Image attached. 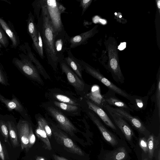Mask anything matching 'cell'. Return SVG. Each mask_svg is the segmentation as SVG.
I'll use <instances>...</instances> for the list:
<instances>
[{"label":"cell","instance_id":"obj_1","mask_svg":"<svg viewBox=\"0 0 160 160\" xmlns=\"http://www.w3.org/2000/svg\"><path fill=\"white\" fill-rule=\"evenodd\" d=\"M36 2L41 10L40 15L38 12H34L38 19L36 28L40 34L48 62L56 70L58 64L60 62L55 48L57 35L50 21L45 0H40Z\"/></svg>","mask_w":160,"mask_h":160},{"label":"cell","instance_id":"obj_2","mask_svg":"<svg viewBox=\"0 0 160 160\" xmlns=\"http://www.w3.org/2000/svg\"><path fill=\"white\" fill-rule=\"evenodd\" d=\"M18 56L20 58H14L12 59V62L14 66L28 78L43 85L38 71L28 57L23 53L19 54Z\"/></svg>","mask_w":160,"mask_h":160},{"label":"cell","instance_id":"obj_3","mask_svg":"<svg viewBox=\"0 0 160 160\" xmlns=\"http://www.w3.org/2000/svg\"><path fill=\"white\" fill-rule=\"evenodd\" d=\"M49 18L57 36H61L63 33L64 27L61 14L64 8L55 0H45Z\"/></svg>","mask_w":160,"mask_h":160},{"label":"cell","instance_id":"obj_4","mask_svg":"<svg viewBox=\"0 0 160 160\" xmlns=\"http://www.w3.org/2000/svg\"><path fill=\"white\" fill-rule=\"evenodd\" d=\"M103 108L107 111L116 114L126 120L128 123L139 133L148 138L150 132L147 129L141 120L138 117L131 115L128 111L122 108L113 107L104 105Z\"/></svg>","mask_w":160,"mask_h":160},{"label":"cell","instance_id":"obj_5","mask_svg":"<svg viewBox=\"0 0 160 160\" xmlns=\"http://www.w3.org/2000/svg\"><path fill=\"white\" fill-rule=\"evenodd\" d=\"M77 62L81 65L82 69L92 77L98 80L110 90L129 100L131 95L125 91L118 87L109 81L99 72L93 68L82 61L75 58Z\"/></svg>","mask_w":160,"mask_h":160},{"label":"cell","instance_id":"obj_6","mask_svg":"<svg viewBox=\"0 0 160 160\" xmlns=\"http://www.w3.org/2000/svg\"><path fill=\"white\" fill-rule=\"evenodd\" d=\"M52 133L56 141L72 152L80 156H84L82 150L77 146L67 135L54 124L50 122Z\"/></svg>","mask_w":160,"mask_h":160},{"label":"cell","instance_id":"obj_7","mask_svg":"<svg viewBox=\"0 0 160 160\" xmlns=\"http://www.w3.org/2000/svg\"><path fill=\"white\" fill-rule=\"evenodd\" d=\"M47 110L57 122L59 127L64 131L73 135L77 131L76 127L60 110L52 106L47 107Z\"/></svg>","mask_w":160,"mask_h":160},{"label":"cell","instance_id":"obj_8","mask_svg":"<svg viewBox=\"0 0 160 160\" xmlns=\"http://www.w3.org/2000/svg\"><path fill=\"white\" fill-rule=\"evenodd\" d=\"M108 112L116 126L121 130L130 144L133 146V138L135 136L130 125L126 120L118 115L109 111Z\"/></svg>","mask_w":160,"mask_h":160},{"label":"cell","instance_id":"obj_9","mask_svg":"<svg viewBox=\"0 0 160 160\" xmlns=\"http://www.w3.org/2000/svg\"><path fill=\"white\" fill-rule=\"evenodd\" d=\"M86 111L88 116L97 126L105 140L112 146H116L118 141L116 136L104 125L93 112L91 110Z\"/></svg>","mask_w":160,"mask_h":160},{"label":"cell","instance_id":"obj_10","mask_svg":"<svg viewBox=\"0 0 160 160\" xmlns=\"http://www.w3.org/2000/svg\"><path fill=\"white\" fill-rule=\"evenodd\" d=\"M31 124L26 120H20L17 125L18 136L22 149H29V137Z\"/></svg>","mask_w":160,"mask_h":160},{"label":"cell","instance_id":"obj_11","mask_svg":"<svg viewBox=\"0 0 160 160\" xmlns=\"http://www.w3.org/2000/svg\"><path fill=\"white\" fill-rule=\"evenodd\" d=\"M60 67L62 72L66 75L68 82L79 91H82L85 88L83 81L72 71L65 62L61 61Z\"/></svg>","mask_w":160,"mask_h":160},{"label":"cell","instance_id":"obj_12","mask_svg":"<svg viewBox=\"0 0 160 160\" xmlns=\"http://www.w3.org/2000/svg\"><path fill=\"white\" fill-rule=\"evenodd\" d=\"M116 93L110 90L105 93L102 95V98L104 105H108L111 107L122 108L129 112H133L132 109L126 103L118 98L115 96Z\"/></svg>","mask_w":160,"mask_h":160},{"label":"cell","instance_id":"obj_13","mask_svg":"<svg viewBox=\"0 0 160 160\" xmlns=\"http://www.w3.org/2000/svg\"><path fill=\"white\" fill-rule=\"evenodd\" d=\"M86 102L89 109L95 112L107 126L113 130L117 131L116 125L103 108L89 100H86Z\"/></svg>","mask_w":160,"mask_h":160},{"label":"cell","instance_id":"obj_14","mask_svg":"<svg viewBox=\"0 0 160 160\" xmlns=\"http://www.w3.org/2000/svg\"><path fill=\"white\" fill-rule=\"evenodd\" d=\"M0 26L11 42V47L16 48L20 44L19 37L12 23L7 22L0 17Z\"/></svg>","mask_w":160,"mask_h":160},{"label":"cell","instance_id":"obj_15","mask_svg":"<svg viewBox=\"0 0 160 160\" xmlns=\"http://www.w3.org/2000/svg\"><path fill=\"white\" fill-rule=\"evenodd\" d=\"M0 101L6 106L9 111L14 110L20 113L24 118L27 117V113L23 105L14 95H12L11 99H9L0 94Z\"/></svg>","mask_w":160,"mask_h":160},{"label":"cell","instance_id":"obj_16","mask_svg":"<svg viewBox=\"0 0 160 160\" xmlns=\"http://www.w3.org/2000/svg\"><path fill=\"white\" fill-rule=\"evenodd\" d=\"M19 49L26 55L35 64L39 74H41L45 79H50L49 75L46 72L44 68L39 61L32 52L30 47L28 43L25 42L19 46Z\"/></svg>","mask_w":160,"mask_h":160},{"label":"cell","instance_id":"obj_17","mask_svg":"<svg viewBox=\"0 0 160 160\" xmlns=\"http://www.w3.org/2000/svg\"><path fill=\"white\" fill-rule=\"evenodd\" d=\"M27 30L28 33L32 40L33 48L38 53L39 48L38 32L35 22L34 17L31 12L28 14L27 20Z\"/></svg>","mask_w":160,"mask_h":160},{"label":"cell","instance_id":"obj_18","mask_svg":"<svg viewBox=\"0 0 160 160\" xmlns=\"http://www.w3.org/2000/svg\"><path fill=\"white\" fill-rule=\"evenodd\" d=\"M128 155L125 147L121 146L104 152L102 158V160H126Z\"/></svg>","mask_w":160,"mask_h":160},{"label":"cell","instance_id":"obj_19","mask_svg":"<svg viewBox=\"0 0 160 160\" xmlns=\"http://www.w3.org/2000/svg\"><path fill=\"white\" fill-rule=\"evenodd\" d=\"M147 96H131L129 100L128 106L133 111H140L145 109L148 103Z\"/></svg>","mask_w":160,"mask_h":160},{"label":"cell","instance_id":"obj_20","mask_svg":"<svg viewBox=\"0 0 160 160\" xmlns=\"http://www.w3.org/2000/svg\"><path fill=\"white\" fill-rule=\"evenodd\" d=\"M92 33V30L71 38L69 39L70 48H74L84 44Z\"/></svg>","mask_w":160,"mask_h":160},{"label":"cell","instance_id":"obj_21","mask_svg":"<svg viewBox=\"0 0 160 160\" xmlns=\"http://www.w3.org/2000/svg\"><path fill=\"white\" fill-rule=\"evenodd\" d=\"M7 123L8 130L9 136L12 144L14 148H16L19 146L17 126L14 122L11 121H8Z\"/></svg>","mask_w":160,"mask_h":160},{"label":"cell","instance_id":"obj_22","mask_svg":"<svg viewBox=\"0 0 160 160\" xmlns=\"http://www.w3.org/2000/svg\"><path fill=\"white\" fill-rule=\"evenodd\" d=\"M148 157L152 159L153 157L155 150L160 146L159 134L158 138L152 134H150L148 138Z\"/></svg>","mask_w":160,"mask_h":160},{"label":"cell","instance_id":"obj_23","mask_svg":"<svg viewBox=\"0 0 160 160\" xmlns=\"http://www.w3.org/2000/svg\"><path fill=\"white\" fill-rule=\"evenodd\" d=\"M38 126L35 130V133L43 143L45 148L49 150H51L52 146L40 122L37 120Z\"/></svg>","mask_w":160,"mask_h":160},{"label":"cell","instance_id":"obj_24","mask_svg":"<svg viewBox=\"0 0 160 160\" xmlns=\"http://www.w3.org/2000/svg\"><path fill=\"white\" fill-rule=\"evenodd\" d=\"M65 61L68 65L72 68L74 72L81 79H82V68L81 65L74 57L68 56L65 58Z\"/></svg>","mask_w":160,"mask_h":160},{"label":"cell","instance_id":"obj_25","mask_svg":"<svg viewBox=\"0 0 160 160\" xmlns=\"http://www.w3.org/2000/svg\"><path fill=\"white\" fill-rule=\"evenodd\" d=\"M54 104L57 107L67 112L72 113H76L79 110L78 106L70 104L60 102L58 101H54Z\"/></svg>","mask_w":160,"mask_h":160},{"label":"cell","instance_id":"obj_26","mask_svg":"<svg viewBox=\"0 0 160 160\" xmlns=\"http://www.w3.org/2000/svg\"><path fill=\"white\" fill-rule=\"evenodd\" d=\"M55 98L59 102L79 106V104L73 99L65 95L59 94H55Z\"/></svg>","mask_w":160,"mask_h":160},{"label":"cell","instance_id":"obj_27","mask_svg":"<svg viewBox=\"0 0 160 160\" xmlns=\"http://www.w3.org/2000/svg\"><path fill=\"white\" fill-rule=\"evenodd\" d=\"M0 132L4 138L5 142L9 143V133L7 123L2 120H0Z\"/></svg>","mask_w":160,"mask_h":160},{"label":"cell","instance_id":"obj_28","mask_svg":"<svg viewBox=\"0 0 160 160\" xmlns=\"http://www.w3.org/2000/svg\"><path fill=\"white\" fill-rule=\"evenodd\" d=\"M37 120L40 122L43 128L46 132L48 138H50L52 136V132L51 128L49 126V124L48 123L46 120L44 118L40 117L38 118Z\"/></svg>","mask_w":160,"mask_h":160},{"label":"cell","instance_id":"obj_29","mask_svg":"<svg viewBox=\"0 0 160 160\" xmlns=\"http://www.w3.org/2000/svg\"><path fill=\"white\" fill-rule=\"evenodd\" d=\"M156 102L159 118H160V75L157 76V88L156 94Z\"/></svg>","mask_w":160,"mask_h":160},{"label":"cell","instance_id":"obj_30","mask_svg":"<svg viewBox=\"0 0 160 160\" xmlns=\"http://www.w3.org/2000/svg\"><path fill=\"white\" fill-rule=\"evenodd\" d=\"M0 43L4 48H6L9 44L8 38L4 31L0 26Z\"/></svg>","mask_w":160,"mask_h":160},{"label":"cell","instance_id":"obj_31","mask_svg":"<svg viewBox=\"0 0 160 160\" xmlns=\"http://www.w3.org/2000/svg\"><path fill=\"white\" fill-rule=\"evenodd\" d=\"M0 83L7 86L9 85L8 77L4 68L0 63Z\"/></svg>","mask_w":160,"mask_h":160},{"label":"cell","instance_id":"obj_32","mask_svg":"<svg viewBox=\"0 0 160 160\" xmlns=\"http://www.w3.org/2000/svg\"><path fill=\"white\" fill-rule=\"evenodd\" d=\"M139 144L145 153H147L148 152L147 139L145 137H143L139 138Z\"/></svg>","mask_w":160,"mask_h":160},{"label":"cell","instance_id":"obj_33","mask_svg":"<svg viewBox=\"0 0 160 160\" xmlns=\"http://www.w3.org/2000/svg\"><path fill=\"white\" fill-rule=\"evenodd\" d=\"M0 158L2 160H7L8 158V153L5 146L0 140Z\"/></svg>","mask_w":160,"mask_h":160},{"label":"cell","instance_id":"obj_34","mask_svg":"<svg viewBox=\"0 0 160 160\" xmlns=\"http://www.w3.org/2000/svg\"><path fill=\"white\" fill-rule=\"evenodd\" d=\"M38 47L39 48L38 55L42 59L44 58L43 50L42 41L40 34L38 30Z\"/></svg>","mask_w":160,"mask_h":160},{"label":"cell","instance_id":"obj_35","mask_svg":"<svg viewBox=\"0 0 160 160\" xmlns=\"http://www.w3.org/2000/svg\"><path fill=\"white\" fill-rule=\"evenodd\" d=\"M63 44V42L62 38H59L55 41V48L58 57V53L62 50Z\"/></svg>","mask_w":160,"mask_h":160},{"label":"cell","instance_id":"obj_36","mask_svg":"<svg viewBox=\"0 0 160 160\" xmlns=\"http://www.w3.org/2000/svg\"><path fill=\"white\" fill-rule=\"evenodd\" d=\"M36 141L35 136L33 133L32 126L30 128L29 137V148H30L34 145Z\"/></svg>","mask_w":160,"mask_h":160},{"label":"cell","instance_id":"obj_37","mask_svg":"<svg viewBox=\"0 0 160 160\" xmlns=\"http://www.w3.org/2000/svg\"><path fill=\"white\" fill-rule=\"evenodd\" d=\"M80 1V5L82 9V15L91 3L92 1L91 0H81Z\"/></svg>","mask_w":160,"mask_h":160},{"label":"cell","instance_id":"obj_38","mask_svg":"<svg viewBox=\"0 0 160 160\" xmlns=\"http://www.w3.org/2000/svg\"><path fill=\"white\" fill-rule=\"evenodd\" d=\"M52 156L54 160H68L64 157L56 155H53Z\"/></svg>","mask_w":160,"mask_h":160},{"label":"cell","instance_id":"obj_39","mask_svg":"<svg viewBox=\"0 0 160 160\" xmlns=\"http://www.w3.org/2000/svg\"><path fill=\"white\" fill-rule=\"evenodd\" d=\"M126 47V42H122L121 43L120 45L118 46V49L120 50H122L125 48Z\"/></svg>","mask_w":160,"mask_h":160},{"label":"cell","instance_id":"obj_40","mask_svg":"<svg viewBox=\"0 0 160 160\" xmlns=\"http://www.w3.org/2000/svg\"><path fill=\"white\" fill-rule=\"evenodd\" d=\"M158 153L156 156V160H160V146H159L157 149Z\"/></svg>","mask_w":160,"mask_h":160},{"label":"cell","instance_id":"obj_41","mask_svg":"<svg viewBox=\"0 0 160 160\" xmlns=\"http://www.w3.org/2000/svg\"><path fill=\"white\" fill-rule=\"evenodd\" d=\"M96 17H95L93 19L94 22L96 23L98 22V21H99V20L100 19L98 17L96 16Z\"/></svg>","mask_w":160,"mask_h":160},{"label":"cell","instance_id":"obj_42","mask_svg":"<svg viewBox=\"0 0 160 160\" xmlns=\"http://www.w3.org/2000/svg\"><path fill=\"white\" fill-rule=\"evenodd\" d=\"M99 21L101 23L103 24H105L106 23V21L104 19H100L99 20Z\"/></svg>","mask_w":160,"mask_h":160},{"label":"cell","instance_id":"obj_43","mask_svg":"<svg viewBox=\"0 0 160 160\" xmlns=\"http://www.w3.org/2000/svg\"><path fill=\"white\" fill-rule=\"evenodd\" d=\"M36 160H45V159L44 158L42 157L38 156Z\"/></svg>","mask_w":160,"mask_h":160},{"label":"cell","instance_id":"obj_44","mask_svg":"<svg viewBox=\"0 0 160 160\" xmlns=\"http://www.w3.org/2000/svg\"><path fill=\"white\" fill-rule=\"evenodd\" d=\"M2 45L0 43V55H2Z\"/></svg>","mask_w":160,"mask_h":160},{"label":"cell","instance_id":"obj_45","mask_svg":"<svg viewBox=\"0 0 160 160\" xmlns=\"http://www.w3.org/2000/svg\"><path fill=\"white\" fill-rule=\"evenodd\" d=\"M157 6L158 7V8L160 9V0H159L157 2Z\"/></svg>","mask_w":160,"mask_h":160},{"label":"cell","instance_id":"obj_46","mask_svg":"<svg viewBox=\"0 0 160 160\" xmlns=\"http://www.w3.org/2000/svg\"><path fill=\"white\" fill-rule=\"evenodd\" d=\"M143 160H148V159L147 158H144Z\"/></svg>","mask_w":160,"mask_h":160},{"label":"cell","instance_id":"obj_47","mask_svg":"<svg viewBox=\"0 0 160 160\" xmlns=\"http://www.w3.org/2000/svg\"><path fill=\"white\" fill-rule=\"evenodd\" d=\"M122 16L121 15H120V16H119V17H120V18H122Z\"/></svg>","mask_w":160,"mask_h":160},{"label":"cell","instance_id":"obj_48","mask_svg":"<svg viewBox=\"0 0 160 160\" xmlns=\"http://www.w3.org/2000/svg\"><path fill=\"white\" fill-rule=\"evenodd\" d=\"M115 15H117V13L116 12H115Z\"/></svg>","mask_w":160,"mask_h":160}]
</instances>
